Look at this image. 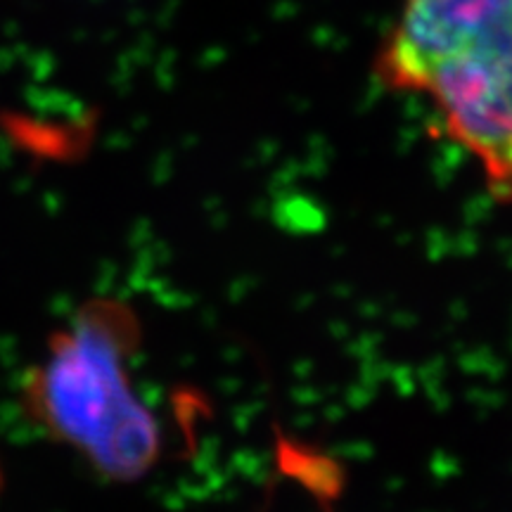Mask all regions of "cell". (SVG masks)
Returning <instances> with one entry per match:
<instances>
[{
    "mask_svg": "<svg viewBox=\"0 0 512 512\" xmlns=\"http://www.w3.org/2000/svg\"><path fill=\"white\" fill-rule=\"evenodd\" d=\"M373 74L425 100L486 192L512 204V0H401Z\"/></svg>",
    "mask_w": 512,
    "mask_h": 512,
    "instance_id": "6da1fadb",
    "label": "cell"
},
{
    "mask_svg": "<svg viewBox=\"0 0 512 512\" xmlns=\"http://www.w3.org/2000/svg\"><path fill=\"white\" fill-rule=\"evenodd\" d=\"M138 347L131 306L95 299L48 339L22 382L24 413L112 482L143 479L164 451L157 415L133 377Z\"/></svg>",
    "mask_w": 512,
    "mask_h": 512,
    "instance_id": "7a4b0ae2",
    "label": "cell"
}]
</instances>
